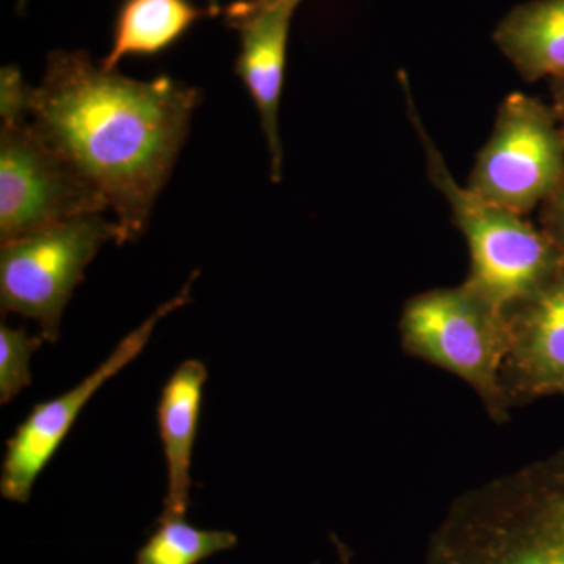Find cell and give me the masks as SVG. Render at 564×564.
<instances>
[{
  "label": "cell",
  "instance_id": "21",
  "mask_svg": "<svg viewBox=\"0 0 564 564\" xmlns=\"http://www.w3.org/2000/svg\"><path fill=\"white\" fill-rule=\"evenodd\" d=\"M207 10L210 11L212 18L220 17L223 13L220 0H207Z\"/></svg>",
  "mask_w": 564,
  "mask_h": 564
},
{
  "label": "cell",
  "instance_id": "17",
  "mask_svg": "<svg viewBox=\"0 0 564 564\" xmlns=\"http://www.w3.org/2000/svg\"><path fill=\"white\" fill-rule=\"evenodd\" d=\"M541 231L551 240L564 262V174L555 191L541 204Z\"/></svg>",
  "mask_w": 564,
  "mask_h": 564
},
{
  "label": "cell",
  "instance_id": "5",
  "mask_svg": "<svg viewBox=\"0 0 564 564\" xmlns=\"http://www.w3.org/2000/svg\"><path fill=\"white\" fill-rule=\"evenodd\" d=\"M107 242L120 243V228L98 214L2 243L0 310L39 322L41 337L57 343L66 304Z\"/></svg>",
  "mask_w": 564,
  "mask_h": 564
},
{
  "label": "cell",
  "instance_id": "4",
  "mask_svg": "<svg viewBox=\"0 0 564 564\" xmlns=\"http://www.w3.org/2000/svg\"><path fill=\"white\" fill-rule=\"evenodd\" d=\"M399 333L406 355L462 378L494 422H508L511 408L500 386L508 340L502 307L466 282L432 289L408 300Z\"/></svg>",
  "mask_w": 564,
  "mask_h": 564
},
{
  "label": "cell",
  "instance_id": "15",
  "mask_svg": "<svg viewBox=\"0 0 564 564\" xmlns=\"http://www.w3.org/2000/svg\"><path fill=\"white\" fill-rule=\"evenodd\" d=\"M46 340L22 328L0 326V403H10L32 384V356Z\"/></svg>",
  "mask_w": 564,
  "mask_h": 564
},
{
  "label": "cell",
  "instance_id": "19",
  "mask_svg": "<svg viewBox=\"0 0 564 564\" xmlns=\"http://www.w3.org/2000/svg\"><path fill=\"white\" fill-rule=\"evenodd\" d=\"M549 84H551L552 107H554L556 118L564 129V74L551 77Z\"/></svg>",
  "mask_w": 564,
  "mask_h": 564
},
{
  "label": "cell",
  "instance_id": "3",
  "mask_svg": "<svg viewBox=\"0 0 564 564\" xmlns=\"http://www.w3.org/2000/svg\"><path fill=\"white\" fill-rule=\"evenodd\" d=\"M400 79L408 117L425 150L430 181L451 204L456 226L469 247L470 270L464 282L505 311L551 281L563 269L562 256L541 228H534L524 215L486 202L467 185L456 184L419 117L408 77L400 74Z\"/></svg>",
  "mask_w": 564,
  "mask_h": 564
},
{
  "label": "cell",
  "instance_id": "20",
  "mask_svg": "<svg viewBox=\"0 0 564 564\" xmlns=\"http://www.w3.org/2000/svg\"><path fill=\"white\" fill-rule=\"evenodd\" d=\"M333 543L336 545L337 554H339V564H351L352 554L347 544L343 543L337 536H333Z\"/></svg>",
  "mask_w": 564,
  "mask_h": 564
},
{
  "label": "cell",
  "instance_id": "14",
  "mask_svg": "<svg viewBox=\"0 0 564 564\" xmlns=\"http://www.w3.org/2000/svg\"><path fill=\"white\" fill-rule=\"evenodd\" d=\"M237 543L236 533L198 529L185 514L162 513L154 533L137 552L135 564H199Z\"/></svg>",
  "mask_w": 564,
  "mask_h": 564
},
{
  "label": "cell",
  "instance_id": "7",
  "mask_svg": "<svg viewBox=\"0 0 564 564\" xmlns=\"http://www.w3.org/2000/svg\"><path fill=\"white\" fill-rule=\"evenodd\" d=\"M564 174V129L554 107L511 93L478 154L467 187L486 202L527 215L555 191Z\"/></svg>",
  "mask_w": 564,
  "mask_h": 564
},
{
  "label": "cell",
  "instance_id": "18",
  "mask_svg": "<svg viewBox=\"0 0 564 564\" xmlns=\"http://www.w3.org/2000/svg\"><path fill=\"white\" fill-rule=\"evenodd\" d=\"M302 2L303 0H236L231 6L223 9V13L228 20V18L250 13V11L276 9V7H288V9L296 10V7Z\"/></svg>",
  "mask_w": 564,
  "mask_h": 564
},
{
  "label": "cell",
  "instance_id": "22",
  "mask_svg": "<svg viewBox=\"0 0 564 564\" xmlns=\"http://www.w3.org/2000/svg\"><path fill=\"white\" fill-rule=\"evenodd\" d=\"M29 0H17L18 13H24L25 7H28Z\"/></svg>",
  "mask_w": 564,
  "mask_h": 564
},
{
  "label": "cell",
  "instance_id": "23",
  "mask_svg": "<svg viewBox=\"0 0 564 564\" xmlns=\"http://www.w3.org/2000/svg\"><path fill=\"white\" fill-rule=\"evenodd\" d=\"M562 395H564V389H563Z\"/></svg>",
  "mask_w": 564,
  "mask_h": 564
},
{
  "label": "cell",
  "instance_id": "10",
  "mask_svg": "<svg viewBox=\"0 0 564 564\" xmlns=\"http://www.w3.org/2000/svg\"><path fill=\"white\" fill-rule=\"evenodd\" d=\"M293 13V9L276 7L250 11L226 20L231 28L239 31L240 54L234 69L243 80L259 111L269 147L273 182L282 180L284 162L278 115L284 87L285 57Z\"/></svg>",
  "mask_w": 564,
  "mask_h": 564
},
{
  "label": "cell",
  "instance_id": "6",
  "mask_svg": "<svg viewBox=\"0 0 564 564\" xmlns=\"http://www.w3.org/2000/svg\"><path fill=\"white\" fill-rule=\"evenodd\" d=\"M109 209L101 192L29 120L0 128V242Z\"/></svg>",
  "mask_w": 564,
  "mask_h": 564
},
{
  "label": "cell",
  "instance_id": "11",
  "mask_svg": "<svg viewBox=\"0 0 564 564\" xmlns=\"http://www.w3.org/2000/svg\"><path fill=\"white\" fill-rule=\"evenodd\" d=\"M207 378L209 373L202 361L187 359L163 386L158 404V423L169 485L162 513L187 514L193 485V448Z\"/></svg>",
  "mask_w": 564,
  "mask_h": 564
},
{
  "label": "cell",
  "instance_id": "13",
  "mask_svg": "<svg viewBox=\"0 0 564 564\" xmlns=\"http://www.w3.org/2000/svg\"><path fill=\"white\" fill-rule=\"evenodd\" d=\"M210 11L192 0H122L109 54L99 65L117 70L126 57H155L169 51Z\"/></svg>",
  "mask_w": 564,
  "mask_h": 564
},
{
  "label": "cell",
  "instance_id": "16",
  "mask_svg": "<svg viewBox=\"0 0 564 564\" xmlns=\"http://www.w3.org/2000/svg\"><path fill=\"white\" fill-rule=\"evenodd\" d=\"M33 88L22 79L21 69L10 65L0 73V117L2 122L29 120Z\"/></svg>",
  "mask_w": 564,
  "mask_h": 564
},
{
  "label": "cell",
  "instance_id": "1",
  "mask_svg": "<svg viewBox=\"0 0 564 564\" xmlns=\"http://www.w3.org/2000/svg\"><path fill=\"white\" fill-rule=\"evenodd\" d=\"M202 99L170 76L133 80L95 65L87 52L54 51L29 118L101 192L124 245L147 231Z\"/></svg>",
  "mask_w": 564,
  "mask_h": 564
},
{
  "label": "cell",
  "instance_id": "12",
  "mask_svg": "<svg viewBox=\"0 0 564 564\" xmlns=\"http://www.w3.org/2000/svg\"><path fill=\"white\" fill-rule=\"evenodd\" d=\"M494 43L525 82L564 74V0H529L508 11Z\"/></svg>",
  "mask_w": 564,
  "mask_h": 564
},
{
  "label": "cell",
  "instance_id": "8",
  "mask_svg": "<svg viewBox=\"0 0 564 564\" xmlns=\"http://www.w3.org/2000/svg\"><path fill=\"white\" fill-rule=\"evenodd\" d=\"M196 278L198 272L193 273L184 288L169 302L161 304L139 328L122 337L109 358L84 381L57 399L33 406L31 414L7 441L6 458L0 475V494L3 499L18 503L29 502L33 486L41 473L46 469L52 456L57 454L82 410L107 381L120 373L133 359L139 358L163 318L192 302V289Z\"/></svg>",
  "mask_w": 564,
  "mask_h": 564
},
{
  "label": "cell",
  "instance_id": "2",
  "mask_svg": "<svg viewBox=\"0 0 564 564\" xmlns=\"http://www.w3.org/2000/svg\"><path fill=\"white\" fill-rule=\"evenodd\" d=\"M423 564H564V451L463 494Z\"/></svg>",
  "mask_w": 564,
  "mask_h": 564
},
{
  "label": "cell",
  "instance_id": "9",
  "mask_svg": "<svg viewBox=\"0 0 564 564\" xmlns=\"http://www.w3.org/2000/svg\"><path fill=\"white\" fill-rule=\"evenodd\" d=\"M507 351L500 386L508 406L564 389V265L540 291L505 310Z\"/></svg>",
  "mask_w": 564,
  "mask_h": 564
}]
</instances>
